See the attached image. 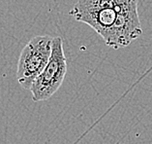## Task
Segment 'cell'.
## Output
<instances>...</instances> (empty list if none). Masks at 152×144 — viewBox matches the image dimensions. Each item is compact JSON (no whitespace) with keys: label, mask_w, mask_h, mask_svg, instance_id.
Here are the masks:
<instances>
[{"label":"cell","mask_w":152,"mask_h":144,"mask_svg":"<svg viewBox=\"0 0 152 144\" xmlns=\"http://www.w3.org/2000/svg\"><path fill=\"white\" fill-rule=\"evenodd\" d=\"M69 14L76 21L89 25L102 38L117 16L114 0H77Z\"/></svg>","instance_id":"277c9868"},{"label":"cell","mask_w":152,"mask_h":144,"mask_svg":"<svg viewBox=\"0 0 152 144\" xmlns=\"http://www.w3.org/2000/svg\"><path fill=\"white\" fill-rule=\"evenodd\" d=\"M53 39L49 35H37L21 50L18 61L17 79L24 90L30 91L33 82L49 62Z\"/></svg>","instance_id":"6da1fadb"},{"label":"cell","mask_w":152,"mask_h":144,"mask_svg":"<svg viewBox=\"0 0 152 144\" xmlns=\"http://www.w3.org/2000/svg\"><path fill=\"white\" fill-rule=\"evenodd\" d=\"M67 72V60L63 49L62 38L53 39L51 55L46 67L33 82L30 92L35 102L47 100L58 91Z\"/></svg>","instance_id":"3957f363"},{"label":"cell","mask_w":152,"mask_h":144,"mask_svg":"<svg viewBox=\"0 0 152 144\" xmlns=\"http://www.w3.org/2000/svg\"><path fill=\"white\" fill-rule=\"evenodd\" d=\"M117 16L104 41L113 49H119L130 45L142 33L139 12L138 0H114Z\"/></svg>","instance_id":"7a4b0ae2"}]
</instances>
